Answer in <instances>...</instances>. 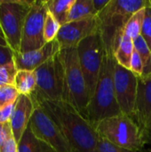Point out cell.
<instances>
[{
    "instance_id": "6da1fadb",
    "label": "cell",
    "mask_w": 151,
    "mask_h": 152,
    "mask_svg": "<svg viewBox=\"0 0 151 152\" xmlns=\"http://www.w3.org/2000/svg\"><path fill=\"white\" fill-rule=\"evenodd\" d=\"M54 120L74 152H98L99 134L95 127L66 102L33 99Z\"/></svg>"
},
{
    "instance_id": "7a4b0ae2",
    "label": "cell",
    "mask_w": 151,
    "mask_h": 152,
    "mask_svg": "<svg viewBox=\"0 0 151 152\" xmlns=\"http://www.w3.org/2000/svg\"><path fill=\"white\" fill-rule=\"evenodd\" d=\"M149 0H109L97 14L106 53L114 55L127 21L133 13L145 8Z\"/></svg>"
},
{
    "instance_id": "3957f363",
    "label": "cell",
    "mask_w": 151,
    "mask_h": 152,
    "mask_svg": "<svg viewBox=\"0 0 151 152\" xmlns=\"http://www.w3.org/2000/svg\"><path fill=\"white\" fill-rule=\"evenodd\" d=\"M115 64L116 60L114 55L105 53L94 94L84 115L94 127L101 121L121 114L114 86Z\"/></svg>"
},
{
    "instance_id": "277c9868",
    "label": "cell",
    "mask_w": 151,
    "mask_h": 152,
    "mask_svg": "<svg viewBox=\"0 0 151 152\" xmlns=\"http://www.w3.org/2000/svg\"><path fill=\"white\" fill-rule=\"evenodd\" d=\"M95 129L100 137L116 146L133 151L141 152L149 142V135L136 121L122 113L101 121Z\"/></svg>"
},
{
    "instance_id": "5b68a950",
    "label": "cell",
    "mask_w": 151,
    "mask_h": 152,
    "mask_svg": "<svg viewBox=\"0 0 151 152\" xmlns=\"http://www.w3.org/2000/svg\"><path fill=\"white\" fill-rule=\"evenodd\" d=\"M60 53L65 71V102L84 116L90 94L80 67L77 46L61 49Z\"/></svg>"
},
{
    "instance_id": "8992f818",
    "label": "cell",
    "mask_w": 151,
    "mask_h": 152,
    "mask_svg": "<svg viewBox=\"0 0 151 152\" xmlns=\"http://www.w3.org/2000/svg\"><path fill=\"white\" fill-rule=\"evenodd\" d=\"M36 88L31 97L36 100L65 102V71L59 52L35 69Z\"/></svg>"
},
{
    "instance_id": "52a82bcc",
    "label": "cell",
    "mask_w": 151,
    "mask_h": 152,
    "mask_svg": "<svg viewBox=\"0 0 151 152\" xmlns=\"http://www.w3.org/2000/svg\"><path fill=\"white\" fill-rule=\"evenodd\" d=\"M34 1L0 0V26L8 46L19 53L26 18Z\"/></svg>"
},
{
    "instance_id": "ba28073f",
    "label": "cell",
    "mask_w": 151,
    "mask_h": 152,
    "mask_svg": "<svg viewBox=\"0 0 151 152\" xmlns=\"http://www.w3.org/2000/svg\"><path fill=\"white\" fill-rule=\"evenodd\" d=\"M77 49L91 100L99 80L105 55V48L100 32L81 41Z\"/></svg>"
},
{
    "instance_id": "9c48e42d",
    "label": "cell",
    "mask_w": 151,
    "mask_h": 152,
    "mask_svg": "<svg viewBox=\"0 0 151 152\" xmlns=\"http://www.w3.org/2000/svg\"><path fill=\"white\" fill-rule=\"evenodd\" d=\"M28 126L36 138L49 144L57 152H74L58 125L36 103Z\"/></svg>"
},
{
    "instance_id": "30bf717a",
    "label": "cell",
    "mask_w": 151,
    "mask_h": 152,
    "mask_svg": "<svg viewBox=\"0 0 151 152\" xmlns=\"http://www.w3.org/2000/svg\"><path fill=\"white\" fill-rule=\"evenodd\" d=\"M47 11L46 0L34 1L23 27L20 53L37 50L46 44L44 38V24Z\"/></svg>"
},
{
    "instance_id": "8fae6325",
    "label": "cell",
    "mask_w": 151,
    "mask_h": 152,
    "mask_svg": "<svg viewBox=\"0 0 151 152\" xmlns=\"http://www.w3.org/2000/svg\"><path fill=\"white\" fill-rule=\"evenodd\" d=\"M114 86L121 113L133 118L138 93V77L130 69L116 62L114 68Z\"/></svg>"
},
{
    "instance_id": "7c38bea8",
    "label": "cell",
    "mask_w": 151,
    "mask_h": 152,
    "mask_svg": "<svg viewBox=\"0 0 151 152\" xmlns=\"http://www.w3.org/2000/svg\"><path fill=\"white\" fill-rule=\"evenodd\" d=\"M100 32V21L98 16H92L80 20L71 21L61 27L57 35V41L61 49L75 47L88 37Z\"/></svg>"
},
{
    "instance_id": "4fadbf2b",
    "label": "cell",
    "mask_w": 151,
    "mask_h": 152,
    "mask_svg": "<svg viewBox=\"0 0 151 152\" xmlns=\"http://www.w3.org/2000/svg\"><path fill=\"white\" fill-rule=\"evenodd\" d=\"M133 118L149 135L151 132V74L138 77V93Z\"/></svg>"
},
{
    "instance_id": "5bb4252c",
    "label": "cell",
    "mask_w": 151,
    "mask_h": 152,
    "mask_svg": "<svg viewBox=\"0 0 151 152\" xmlns=\"http://www.w3.org/2000/svg\"><path fill=\"white\" fill-rule=\"evenodd\" d=\"M60 51V44L57 39H55L52 42L46 43L44 46L35 51L24 53H14L13 61L18 70H35Z\"/></svg>"
},
{
    "instance_id": "9a60e30c",
    "label": "cell",
    "mask_w": 151,
    "mask_h": 152,
    "mask_svg": "<svg viewBox=\"0 0 151 152\" xmlns=\"http://www.w3.org/2000/svg\"><path fill=\"white\" fill-rule=\"evenodd\" d=\"M34 110L35 103L32 100V97L20 94L10 121L13 137L17 142H20L24 132L28 128Z\"/></svg>"
},
{
    "instance_id": "2e32d148",
    "label": "cell",
    "mask_w": 151,
    "mask_h": 152,
    "mask_svg": "<svg viewBox=\"0 0 151 152\" xmlns=\"http://www.w3.org/2000/svg\"><path fill=\"white\" fill-rule=\"evenodd\" d=\"M18 152H57L49 144L36 138L29 126L18 142Z\"/></svg>"
},
{
    "instance_id": "e0dca14e",
    "label": "cell",
    "mask_w": 151,
    "mask_h": 152,
    "mask_svg": "<svg viewBox=\"0 0 151 152\" xmlns=\"http://www.w3.org/2000/svg\"><path fill=\"white\" fill-rule=\"evenodd\" d=\"M14 86L20 94L31 96L36 88V78L35 70H18L15 76Z\"/></svg>"
},
{
    "instance_id": "ac0fdd59",
    "label": "cell",
    "mask_w": 151,
    "mask_h": 152,
    "mask_svg": "<svg viewBox=\"0 0 151 152\" xmlns=\"http://www.w3.org/2000/svg\"><path fill=\"white\" fill-rule=\"evenodd\" d=\"M134 51L133 41L129 37L123 35L115 53L114 58L116 62L125 69H130L131 59Z\"/></svg>"
},
{
    "instance_id": "d6986e66",
    "label": "cell",
    "mask_w": 151,
    "mask_h": 152,
    "mask_svg": "<svg viewBox=\"0 0 151 152\" xmlns=\"http://www.w3.org/2000/svg\"><path fill=\"white\" fill-rule=\"evenodd\" d=\"M97 14L93 0H75L69 13L68 22L80 20Z\"/></svg>"
},
{
    "instance_id": "ffe728a7",
    "label": "cell",
    "mask_w": 151,
    "mask_h": 152,
    "mask_svg": "<svg viewBox=\"0 0 151 152\" xmlns=\"http://www.w3.org/2000/svg\"><path fill=\"white\" fill-rule=\"evenodd\" d=\"M74 2L75 0H46V6L61 26H63L68 23L69 13Z\"/></svg>"
},
{
    "instance_id": "44dd1931",
    "label": "cell",
    "mask_w": 151,
    "mask_h": 152,
    "mask_svg": "<svg viewBox=\"0 0 151 152\" xmlns=\"http://www.w3.org/2000/svg\"><path fill=\"white\" fill-rule=\"evenodd\" d=\"M144 18H145V8H142L138 12H136L135 13H133L125 27L124 35L129 37L133 40L140 37L142 34Z\"/></svg>"
},
{
    "instance_id": "7402d4cb",
    "label": "cell",
    "mask_w": 151,
    "mask_h": 152,
    "mask_svg": "<svg viewBox=\"0 0 151 152\" xmlns=\"http://www.w3.org/2000/svg\"><path fill=\"white\" fill-rule=\"evenodd\" d=\"M133 45L143 63V76L151 74V51L142 36L133 39ZM142 76V77H143Z\"/></svg>"
},
{
    "instance_id": "603a6c76",
    "label": "cell",
    "mask_w": 151,
    "mask_h": 152,
    "mask_svg": "<svg viewBox=\"0 0 151 152\" xmlns=\"http://www.w3.org/2000/svg\"><path fill=\"white\" fill-rule=\"evenodd\" d=\"M61 27V24L54 18V16L47 11L44 24V38L45 43H49L56 39Z\"/></svg>"
},
{
    "instance_id": "cb8c5ba5",
    "label": "cell",
    "mask_w": 151,
    "mask_h": 152,
    "mask_svg": "<svg viewBox=\"0 0 151 152\" xmlns=\"http://www.w3.org/2000/svg\"><path fill=\"white\" fill-rule=\"evenodd\" d=\"M17 72L18 69L14 61L0 66V86H14V80Z\"/></svg>"
},
{
    "instance_id": "d4e9b609",
    "label": "cell",
    "mask_w": 151,
    "mask_h": 152,
    "mask_svg": "<svg viewBox=\"0 0 151 152\" xmlns=\"http://www.w3.org/2000/svg\"><path fill=\"white\" fill-rule=\"evenodd\" d=\"M20 94L14 86H0V110L6 105L17 101Z\"/></svg>"
},
{
    "instance_id": "484cf974",
    "label": "cell",
    "mask_w": 151,
    "mask_h": 152,
    "mask_svg": "<svg viewBox=\"0 0 151 152\" xmlns=\"http://www.w3.org/2000/svg\"><path fill=\"white\" fill-rule=\"evenodd\" d=\"M141 36L143 37L151 51V0H149L148 4L145 7V18Z\"/></svg>"
},
{
    "instance_id": "4316f807",
    "label": "cell",
    "mask_w": 151,
    "mask_h": 152,
    "mask_svg": "<svg viewBox=\"0 0 151 152\" xmlns=\"http://www.w3.org/2000/svg\"><path fill=\"white\" fill-rule=\"evenodd\" d=\"M98 152H137L133 151L130 150H126L124 148H120L109 142V141L99 136L98 142Z\"/></svg>"
},
{
    "instance_id": "83f0119b",
    "label": "cell",
    "mask_w": 151,
    "mask_h": 152,
    "mask_svg": "<svg viewBox=\"0 0 151 152\" xmlns=\"http://www.w3.org/2000/svg\"><path fill=\"white\" fill-rule=\"evenodd\" d=\"M137 77H141L143 76V63L139 55V53L136 52L134 49L132 59H131V63H130V69H129Z\"/></svg>"
},
{
    "instance_id": "f1b7e54d",
    "label": "cell",
    "mask_w": 151,
    "mask_h": 152,
    "mask_svg": "<svg viewBox=\"0 0 151 152\" xmlns=\"http://www.w3.org/2000/svg\"><path fill=\"white\" fill-rule=\"evenodd\" d=\"M12 137H13V134L11 123H0V150Z\"/></svg>"
},
{
    "instance_id": "f546056e",
    "label": "cell",
    "mask_w": 151,
    "mask_h": 152,
    "mask_svg": "<svg viewBox=\"0 0 151 152\" xmlns=\"http://www.w3.org/2000/svg\"><path fill=\"white\" fill-rule=\"evenodd\" d=\"M14 52L9 47L0 45V66L13 61Z\"/></svg>"
},
{
    "instance_id": "4dcf8cb0",
    "label": "cell",
    "mask_w": 151,
    "mask_h": 152,
    "mask_svg": "<svg viewBox=\"0 0 151 152\" xmlns=\"http://www.w3.org/2000/svg\"><path fill=\"white\" fill-rule=\"evenodd\" d=\"M16 102L17 101L6 105L5 107L0 110V123H7L11 121L12 116L13 114V111L16 106Z\"/></svg>"
},
{
    "instance_id": "1f68e13d",
    "label": "cell",
    "mask_w": 151,
    "mask_h": 152,
    "mask_svg": "<svg viewBox=\"0 0 151 152\" xmlns=\"http://www.w3.org/2000/svg\"><path fill=\"white\" fill-rule=\"evenodd\" d=\"M0 151L1 152H18V142L14 137H12L4 143Z\"/></svg>"
},
{
    "instance_id": "d6a6232c",
    "label": "cell",
    "mask_w": 151,
    "mask_h": 152,
    "mask_svg": "<svg viewBox=\"0 0 151 152\" xmlns=\"http://www.w3.org/2000/svg\"><path fill=\"white\" fill-rule=\"evenodd\" d=\"M109 0H93V6L97 13H99L101 11L104 9V7L109 4Z\"/></svg>"
},
{
    "instance_id": "836d02e7",
    "label": "cell",
    "mask_w": 151,
    "mask_h": 152,
    "mask_svg": "<svg viewBox=\"0 0 151 152\" xmlns=\"http://www.w3.org/2000/svg\"><path fill=\"white\" fill-rule=\"evenodd\" d=\"M149 142L151 143V132L149 134Z\"/></svg>"
},
{
    "instance_id": "e575fe53",
    "label": "cell",
    "mask_w": 151,
    "mask_h": 152,
    "mask_svg": "<svg viewBox=\"0 0 151 152\" xmlns=\"http://www.w3.org/2000/svg\"><path fill=\"white\" fill-rule=\"evenodd\" d=\"M0 31H1V32H2V30H1V26H0Z\"/></svg>"
},
{
    "instance_id": "d590c367",
    "label": "cell",
    "mask_w": 151,
    "mask_h": 152,
    "mask_svg": "<svg viewBox=\"0 0 151 152\" xmlns=\"http://www.w3.org/2000/svg\"><path fill=\"white\" fill-rule=\"evenodd\" d=\"M0 152H1V151H0Z\"/></svg>"
}]
</instances>
